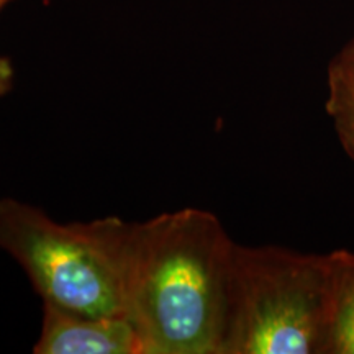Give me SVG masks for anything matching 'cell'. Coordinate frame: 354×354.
Wrapping results in <instances>:
<instances>
[{"instance_id":"6da1fadb","label":"cell","mask_w":354,"mask_h":354,"mask_svg":"<svg viewBox=\"0 0 354 354\" xmlns=\"http://www.w3.org/2000/svg\"><path fill=\"white\" fill-rule=\"evenodd\" d=\"M234 246L203 209L130 221L125 315L143 354H223Z\"/></svg>"},{"instance_id":"7a4b0ae2","label":"cell","mask_w":354,"mask_h":354,"mask_svg":"<svg viewBox=\"0 0 354 354\" xmlns=\"http://www.w3.org/2000/svg\"><path fill=\"white\" fill-rule=\"evenodd\" d=\"M128 228L120 216L59 223L39 207L0 198V251L20 264L43 304L87 315L127 317Z\"/></svg>"},{"instance_id":"3957f363","label":"cell","mask_w":354,"mask_h":354,"mask_svg":"<svg viewBox=\"0 0 354 354\" xmlns=\"http://www.w3.org/2000/svg\"><path fill=\"white\" fill-rule=\"evenodd\" d=\"M328 254L234 246L223 354L330 353Z\"/></svg>"},{"instance_id":"277c9868","label":"cell","mask_w":354,"mask_h":354,"mask_svg":"<svg viewBox=\"0 0 354 354\" xmlns=\"http://www.w3.org/2000/svg\"><path fill=\"white\" fill-rule=\"evenodd\" d=\"M35 354H143L140 335L123 315H87L43 304Z\"/></svg>"},{"instance_id":"5b68a950","label":"cell","mask_w":354,"mask_h":354,"mask_svg":"<svg viewBox=\"0 0 354 354\" xmlns=\"http://www.w3.org/2000/svg\"><path fill=\"white\" fill-rule=\"evenodd\" d=\"M331 269L330 353L354 354V253L328 254Z\"/></svg>"},{"instance_id":"8992f818","label":"cell","mask_w":354,"mask_h":354,"mask_svg":"<svg viewBox=\"0 0 354 354\" xmlns=\"http://www.w3.org/2000/svg\"><path fill=\"white\" fill-rule=\"evenodd\" d=\"M326 112L344 151L354 159V50L344 48L328 66Z\"/></svg>"},{"instance_id":"52a82bcc","label":"cell","mask_w":354,"mask_h":354,"mask_svg":"<svg viewBox=\"0 0 354 354\" xmlns=\"http://www.w3.org/2000/svg\"><path fill=\"white\" fill-rule=\"evenodd\" d=\"M15 81V69L12 61L6 56H0V99L12 91Z\"/></svg>"},{"instance_id":"ba28073f","label":"cell","mask_w":354,"mask_h":354,"mask_svg":"<svg viewBox=\"0 0 354 354\" xmlns=\"http://www.w3.org/2000/svg\"><path fill=\"white\" fill-rule=\"evenodd\" d=\"M8 2H12V0H0V10H2V8L6 7Z\"/></svg>"},{"instance_id":"9c48e42d","label":"cell","mask_w":354,"mask_h":354,"mask_svg":"<svg viewBox=\"0 0 354 354\" xmlns=\"http://www.w3.org/2000/svg\"><path fill=\"white\" fill-rule=\"evenodd\" d=\"M349 46H351L353 50H354V37H353V39H351V43H349Z\"/></svg>"}]
</instances>
